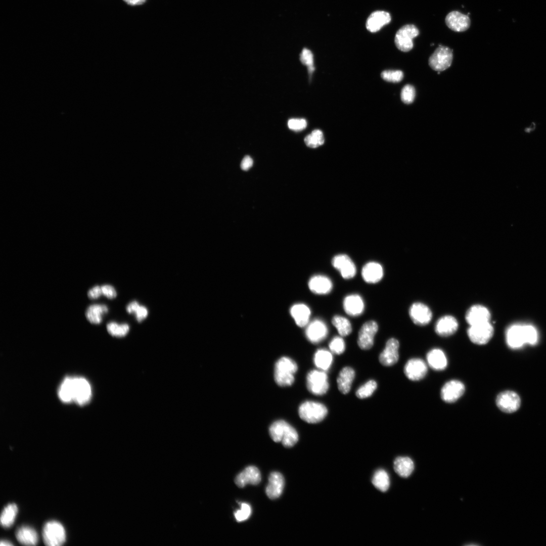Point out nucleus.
<instances>
[{"label": "nucleus", "instance_id": "24", "mask_svg": "<svg viewBox=\"0 0 546 546\" xmlns=\"http://www.w3.org/2000/svg\"><path fill=\"white\" fill-rule=\"evenodd\" d=\"M382 265L376 262L371 261L365 264L361 269V276L367 283L375 284L379 282L383 277Z\"/></svg>", "mask_w": 546, "mask_h": 546}, {"label": "nucleus", "instance_id": "7", "mask_svg": "<svg viewBox=\"0 0 546 546\" xmlns=\"http://www.w3.org/2000/svg\"><path fill=\"white\" fill-rule=\"evenodd\" d=\"M494 329L490 322L469 326L467 335L470 341L477 345L487 343L491 339Z\"/></svg>", "mask_w": 546, "mask_h": 546}, {"label": "nucleus", "instance_id": "11", "mask_svg": "<svg viewBox=\"0 0 546 546\" xmlns=\"http://www.w3.org/2000/svg\"><path fill=\"white\" fill-rule=\"evenodd\" d=\"M496 404L502 412L512 413L517 411L521 404L519 395L512 391L500 392L496 397Z\"/></svg>", "mask_w": 546, "mask_h": 546}, {"label": "nucleus", "instance_id": "21", "mask_svg": "<svg viewBox=\"0 0 546 546\" xmlns=\"http://www.w3.org/2000/svg\"><path fill=\"white\" fill-rule=\"evenodd\" d=\"M458 327L457 319L453 316L447 315L438 320L435 326V331L439 336L447 337L456 333Z\"/></svg>", "mask_w": 546, "mask_h": 546}, {"label": "nucleus", "instance_id": "30", "mask_svg": "<svg viewBox=\"0 0 546 546\" xmlns=\"http://www.w3.org/2000/svg\"><path fill=\"white\" fill-rule=\"evenodd\" d=\"M506 340L508 345L511 348L521 347L525 343L523 326L515 325L510 327L507 331Z\"/></svg>", "mask_w": 546, "mask_h": 546}, {"label": "nucleus", "instance_id": "43", "mask_svg": "<svg viewBox=\"0 0 546 546\" xmlns=\"http://www.w3.org/2000/svg\"><path fill=\"white\" fill-rule=\"evenodd\" d=\"M415 89L410 84L405 85L401 91L400 97L401 101L406 104H410L413 102L415 98Z\"/></svg>", "mask_w": 546, "mask_h": 546}, {"label": "nucleus", "instance_id": "16", "mask_svg": "<svg viewBox=\"0 0 546 546\" xmlns=\"http://www.w3.org/2000/svg\"><path fill=\"white\" fill-rule=\"evenodd\" d=\"M409 315L412 321L419 326L427 325L432 317V313L430 308L421 302L412 304L409 309Z\"/></svg>", "mask_w": 546, "mask_h": 546}, {"label": "nucleus", "instance_id": "36", "mask_svg": "<svg viewBox=\"0 0 546 546\" xmlns=\"http://www.w3.org/2000/svg\"><path fill=\"white\" fill-rule=\"evenodd\" d=\"M18 508L15 504H10L6 506L2 511L1 515V524L4 527L8 528L14 522Z\"/></svg>", "mask_w": 546, "mask_h": 546}, {"label": "nucleus", "instance_id": "44", "mask_svg": "<svg viewBox=\"0 0 546 546\" xmlns=\"http://www.w3.org/2000/svg\"><path fill=\"white\" fill-rule=\"evenodd\" d=\"M251 514L250 506L245 503L241 504V508L234 513V516L237 522H242L248 519Z\"/></svg>", "mask_w": 546, "mask_h": 546}, {"label": "nucleus", "instance_id": "19", "mask_svg": "<svg viewBox=\"0 0 546 546\" xmlns=\"http://www.w3.org/2000/svg\"><path fill=\"white\" fill-rule=\"evenodd\" d=\"M490 317L489 310L480 304L471 306L465 315L466 322L469 326L490 322Z\"/></svg>", "mask_w": 546, "mask_h": 546}, {"label": "nucleus", "instance_id": "31", "mask_svg": "<svg viewBox=\"0 0 546 546\" xmlns=\"http://www.w3.org/2000/svg\"><path fill=\"white\" fill-rule=\"evenodd\" d=\"M16 537L22 544L35 545L38 542V535L35 530L29 526H22L17 529Z\"/></svg>", "mask_w": 546, "mask_h": 546}, {"label": "nucleus", "instance_id": "42", "mask_svg": "<svg viewBox=\"0 0 546 546\" xmlns=\"http://www.w3.org/2000/svg\"><path fill=\"white\" fill-rule=\"evenodd\" d=\"M329 347L332 353L340 355L345 351V343L341 337L335 336L330 341Z\"/></svg>", "mask_w": 546, "mask_h": 546}, {"label": "nucleus", "instance_id": "46", "mask_svg": "<svg viewBox=\"0 0 546 546\" xmlns=\"http://www.w3.org/2000/svg\"><path fill=\"white\" fill-rule=\"evenodd\" d=\"M523 329L525 343L535 344L537 340V333L535 328L531 325H524Z\"/></svg>", "mask_w": 546, "mask_h": 546}, {"label": "nucleus", "instance_id": "47", "mask_svg": "<svg viewBox=\"0 0 546 546\" xmlns=\"http://www.w3.org/2000/svg\"><path fill=\"white\" fill-rule=\"evenodd\" d=\"M288 126L290 129L299 131L306 127L307 121L303 118H292L288 120Z\"/></svg>", "mask_w": 546, "mask_h": 546}, {"label": "nucleus", "instance_id": "2", "mask_svg": "<svg viewBox=\"0 0 546 546\" xmlns=\"http://www.w3.org/2000/svg\"><path fill=\"white\" fill-rule=\"evenodd\" d=\"M297 370L298 366L295 361L288 357H282L275 364V382L282 387L291 386L294 382V375Z\"/></svg>", "mask_w": 546, "mask_h": 546}, {"label": "nucleus", "instance_id": "12", "mask_svg": "<svg viewBox=\"0 0 546 546\" xmlns=\"http://www.w3.org/2000/svg\"><path fill=\"white\" fill-rule=\"evenodd\" d=\"M465 386L458 380H451L442 386L440 396L441 399L447 403H453L458 400L464 393Z\"/></svg>", "mask_w": 546, "mask_h": 546}, {"label": "nucleus", "instance_id": "14", "mask_svg": "<svg viewBox=\"0 0 546 546\" xmlns=\"http://www.w3.org/2000/svg\"><path fill=\"white\" fill-rule=\"evenodd\" d=\"M332 264L345 279H351L356 274V266L351 259L346 254L335 255L332 260Z\"/></svg>", "mask_w": 546, "mask_h": 546}, {"label": "nucleus", "instance_id": "48", "mask_svg": "<svg viewBox=\"0 0 546 546\" xmlns=\"http://www.w3.org/2000/svg\"><path fill=\"white\" fill-rule=\"evenodd\" d=\"M300 60L301 63L307 66V67L313 66V56L312 52L308 49L304 48L302 50L300 55Z\"/></svg>", "mask_w": 546, "mask_h": 546}, {"label": "nucleus", "instance_id": "51", "mask_svg": "<svg viewBox=\"0 0 546 546\" xmlns=\"http://www.w3.org/2000/svg\"><path fill=\"white\" fill-rule=\"evenodd\" d=\"M135 313L138 321L141 322L147 316L148 312L146 307L143 306H140Z\"/></svg>", "mask_w": 546, "mask_h": 546}, {"label": "nucleus", "instance_id": "34", "mask_svg": "<svg viewBox=\"0 0 546 546\" xmlns=\"http://www.w3.org/2000/svg\"><path fill=\"white\" fill-rule=\"evenodd\" d=\"M108 309L105 305L92 304L89 305L85 312L87 320L92 324H99L102 321V315L107 312Z\"/></svg>", "mask_w": 546, "mask_h": 546}, {"label": "nucleus", "instance_id": "18", "mask_svg": "<svg viewBox=\"0 0 546 546\" xmlns=\"http://www.w3.org/2000/svg\"><path fill=\"white\" fill-rule=\"evenodd\" d=\"M445 22L449 28L456 32L465 31L470 26L469 16L457 11L449 13L445 17Z\"/></svg>", "mask_w": 546, "mask_h": 546}, {"label": "nucleus", "instance_id": "13", "mask_svg": "<svg viewBox=\"0 0 546 546\" xmlns=\"http://www.w3.org/2000/svg\"><path fill=\"white\" fill-rule=\"evenodd\" d=\"M428 372L427 363L420 358H412L407 360L404 367V373L411 381L423 379Z\"/></svg>", "mask_w": 546, "mask_h": 546}, {"label": "nucleus", "instance_id": "37", "mask_svg": "<svg viewBox=\"0 0 546 546\" xmlns=\"http://www.w3.org/2000/svg\"><path fill=\"white\" fill-rule=\"evenodd\" d=\"M372 483L381 491H386L390 486L389 477L387 472L383 469L377 470L373 475Z\"/></svg>", "mask_w": 546, "mask_h": 546}, {"label": "nucleus", "instance_id": "41", "mask_svg": "<svg viewBox=\"0 0 546 546\" xmlns=\"http://www.w3.org/2000/svg\"><path fill=\"white\" fill-rule=\"evenodd\" d=\"M108 333L113 336L121 337L125 336L129 330V326L126 324L118 325L115 322H110L107 325Z\"/></svg>", "mask_w": 546, "mask_h": 546}, {"label": "nucleus", "instance_id": "8", "mask_svg": "<svg viewBox=\"0 0 546 546\" xmlns=\"http://www.w3.org/2000/svg\"><path fill=\"white\" fill-rule=\"evenodd\" d=\"M452 50L439 45L429 59V65L435 71L440 72L450 67L452 60Z\"/></svg>", "mask_w": 546, "mask_h": 546}, {"label": "nucleus", "instance_id": "40", "mask_svg": "<svg viewBox=\"0 0 546 546\" xmlns=\"http://www.w3.org/2000/svg\"><path fill=\"white\" fill-rule=\"evenodd\" d=\"M377 387V383L374 380H370L360 386L355 392L356 396L360 399L371 396Z\"/></svg>", "mask_w": 546, "mask_h": 546}, {"label": "nucleus", "instance_id": "39", "mask_svg": "<svg viewBox=\"0 0 546 546\" xmlns=\"http://www.w3.org/2000/svg\"><path fill=\"white\" fill-rule=\"evenodd\" d=\"M324 141L323 133L320 129L313 130L304 139V142L306 146L312 148H315L322 145Z\"/></svg>", "mask_w": 546, "mask_h": 546}, {"label": "nucleus", "instance_id": "26", "mask_svg": "<svg viewBox=\"0 0 546 546\" xmlns=\"http://www.w3.org/2000/svg\"><path fill=\"white\" fill-rule=\"evenodd\" d=\"M343 308L345 312L352 316H356L362 314L364 310L363 301L358 294H354L346 296L343 300Z\"/></svg>", "mask_w": 546, "mask_h": 546}, {"label": "nucleus", "instance_id": "25", "mask_svg": "<svg viewBox=\"0 0 546 546\" xmlns=\"http://www.w3.org/2000/svg\"><path fill=\"white\" fill-rule=\"evenodd\" d=\"M391 21V16L387 12L377 11L372 13L366 23L367 29L371 32L379 31L385 25Z\"/></svg>", "mask_w": 546, "mask_h": 546}, {"label": "nucleus", "instance_id": "5", "mask_svg": "<svg viewBox=\"0 0 546 546\" xmlns=\"http://www.w3.org/2000/svg\"><path fill=\"white\" fill-rule=\"evenodd\" d=\"M306 386L312 394L320 396L327 393L329 388L327 373L321 370H313L306 376Z\"/></svg>", "mask_w": 546, "mask_h": 546}, {"label": "nucleus", "instance_id": "45", "mask_svg": "<svg viewBox=\"0 0 546 546\" xmlns=\"http://www.w3.org/2000/svg\"><path fill=\"white\" fill-rule=\"evenodd\" d=\"M385 80L391 82H400L403 77V73L400 70H385L381 74Z\"/></svg>", "mask_w": 546, "mask_h": 546}, {"label": "nucleus", "instance_id": "10", "mask_svg": "<svg viewBox=\"0 0 546 546\" xmlns=\"http://www.w3.org/2000/svg\"><path fill=\"white\" fill-rule=\"evenodd\" d=\"M378 330L377 323L369 321L361 327L358 334L357 344L362 350L370 349L374 344V337Z\"/></svg>", "mask_w": 546, "mask_h": 546}, {"label": "nucleus", "instance_id": "22", "mask_svg": "<svg viewBox=\"0 0 546 546\" xmlns=\"http://www.w3.org/2000/svg\"><path fill=\"white\" fill-rule=\"evenodd\" d=\"M308 285L312 292L318 295L327 294L333 288L331 280L327 276L321 275L312 276L309 280Z\"/></svg>", "mask_w": 546, "mask_h": 546}, {"label": "nucleus", "instance_id": "35", "mask_svg": "<svg viewBox=\"0 0 546 546\" xmlns=\"http://www.w3.org/2000/svg\"><path fill=\"white\" fill-rule=\"evenodd\" d=\"M73 377H65L59 388L58 396L64 403L73 401Z\"/></svg>", "mask_w": 546, "mask_h": 546}, {"label": "nucleus", "instance_id": "3", "mask_svg": "<svg viewBox=\"0 0 546 546\" xmlns=\"http://www.w3.org/2000/svg\"><path fill=\"white\" fill-rule=\"evenodd\" d=\"M300 418L304 421L315 424L322 421L327 416L328 410L323 403L314 401H305L298 408Z\"/></svg>", "mask_w": 546, "mask_h": 546}, {"label": "nucleus", "instance_id": "17", "mask_svg": "<svg viewBox=\"0 0 546 546\" xmlns=\"http://www.w3.org/2000/svg\"><path fill=\"white\" fill-rule=\"evenodd\" d=\"M398 341L392 338L387 341L385 348L380 353L379 360L384 366L390 367L395 364L399 359Z\"/></svg>", "mask_w": 546, "mask_h": 546}, {"label": "nucleus", "instance_id": "33", "mask_svg": "<svg viewBox=\"0 0 546 546\" xmlns=\"http://www.w3.org/2000/svg\"><path fill=\"white\" fill-rule=\"evenodd\" d=\"M395 472L402 477H407L413 472L414 464L412 460L407 457H399L394 461Z\"/></svg>", "mask_w": 546, "mask_h": 546}, {"label": "nucleus", "instance_id": "4", "mask_svg": "<svg viewBox=\"0 0 546 546\" xmlns=\"http://www.w3.org/2000/svg\"><path fill=\"white\" fill-rule=\"evenodd\" d=\"M44 543L48 546H59L65 541L66 533L63 525L58 521L47 522L42 530Z\"/></svg>", "mask_w": 546, "mask_h": 546}, {"label": "nucleus", "instance_id": "29", "mask_svg": "<svg viewBox=\"0 0 546 546\" xmlns=\"http://www.w3.org/2000/svg\"><path fill=\"white\" fill-rule=\"evenodd\" d=\"M290 312L299 327H303L308 325L311 311L306 305L302 303L296 304L292 306Z\"/></svg>", "mask_w": 546, "mask_h": 546}, {"label": "nucleus", "instance_id": "28", "mask_svg": "<svg viewBox=\"0 0 546 546\" xmlns=\"http://www.w3.org/2000/svg\"><path fill=\"white\" fill-rule=\"evenodd\" d=\"M355 371L350 367H345L340 371L337 383L339 390L343 394L348 393L355 378Z\"/></svg>", "mask_w": 546, "mask_h": 546}, {"label": "nucleus", "instance_id": "6", "mask_svg": "<svg viewBox=\"0 0 546 546\" xmlns=\"http://www.w3.org/2000/svg\"><path fill=\"white\" fill-rule=\"evenodd\" d=\"M419 34L418 28L413 24H406L396 32L394 42L398 49L404 52L410 51L413 48L414 38Z\"/></svg>", "mask_w": 546, "mask_h": 546}, {"label": "nucleus", "instance_id": "27", "mask_svg": "<svg viewBox=\"0 0 546 546\" xmlns=\"http://www.w3.org/2000/svg\"><path fill=\"white\" fill-rule=\"evenodd\" d=\"M427 364L435 371H442L447 366V359L445 353L439 348L430 350L426 355Z\"/></svg>", "mask_w": 546, "mask_h": 546}, {"label": "nucleus", "instance_id": "1", "mask_svg": "<svg viewBox=\"0 0 546 546\" xmlns=\"http://www.w3.org/2000/svg\"><path fill=\"white\" fill-rule=\"evenodd\" d=\"M269 433L275 442H281L286 447L294 446L298 440V434L296 429L284 420L274 422L269 428Z\"/></svg>", "mask_w": 546, "mask_h": 546}, {"label": "nucleus", "instance_id": "55", "mask_svg": "<svg viewBox=\"0 0 546 546\" xmlns=\"http://www.w3.org/2000/svg\"><path fill=\"white\" fill-rule=\"evenodd\" d=\"M0 545L1 546H10L13 544L8 540H3L1 541Z\"/></svg>", "mask_w": 546, "mask_h": 546}, {"label": "nucleus", "instance_id": "49", "mask_svg": "<svg viewBox=\"0 0 546 546\" xmlns=\"http://www.w3.org/2000/svg\"><path fill=\"white\" fill-rule=\"evenodd\" d=\"M101 289L102 294L109 299L114 298L117 295L115 289L111 285H104L101 286Z\"/></svg>", "mask_w": 546, "mask_h": 546}, {"label": "nucleus", "instance_id": "32", "mask_svg": "<svg viewBox=\"0 0 546 546\" xmlns=\"http://www.w3.org/2000/svg\"><path fill=\"white\" fill-rule=\"evenodd\" d=\"M313 362L319 370L327 371L331 367L333 360L332 352L325 349H319L313 355Z\"/></svg>", "mask_w": 546, "mask_h": 546}, {"label": "nucleus", "instance_id": "20", "mask_svg": "<svg viewBox=\"0 0 546 546\" xmlns=\"http://www.w3.org/2000/svg\"><path fill=\"white\" fill-rule=\"evenodd\" d=\"M260 481L259 470L255 466H250L236 476L235 482L238 487L243 488L248 484L257 485Z\"/></svg>", "mask_w": 546, "mask_h": 546}, {"label": "nucleus", "instance_id": "54", "mask_svg": "<svg viewBox=\"0 0 546 546\" xmlns=\"http://www.w3.org/2000/svg\"><path fill=\"white\" fill-rule=\"evenodd\" d=\"M128 5L131 6L142 5L144 3L146 0H123Z\"/></svg>", "mask_w": 546, "mask_h": 546}, {"label": "nucleus", "instance_id": "23", "mask_svg": "<svg viewBox=\"0 0 546 546\" xmlns=\"http://www.w3.org/2000/svg\"><path fill=\"white\" fill-rule=\"evenodd\" d=\"M284 478L279 472H274L268 477V483L265 489L267 496L270 499L279 497L282 494L284 487Z\"/></svg>", "mask_w": 546, "mask_h": 546}, {"label": "nucleus", "instance_id": "52", "mask_svg": "<svg viewBox=\"0 0 546 546\" xmlns=\"http://www.w3.org/2000/svg\"><path fill=\"white\" fill-rule=\"evenodd\" d=\"M253 165V160L249 156H246L242 160L241 163V167L244 170H247Z\"/></svg>", "mask_w": 546, "mask_h": 546}, {"label": "nucleus", "instance_id": "53", "mask_svg": "<svg viewBox=\"0 0 546 546\" xmlns=\"http://www.w3.org/2000/svg\"><path fill=\"white\" fill-rule=\"evenodd\" d=\"M140 306L138 302L132 301L127 306L126 311L129 313H135Z\"/></svg>", "mask_w": 546, "mask_h": 546}, {"label": "nucleus", "instance_id": "9", "mask_svg": "<svg viewBox=\"0 0 546 546\" xmlns=\"http://www.w3.org/2000/svg\"><path fill=\"white\" fill-rule=\"evenodd\" d=\"M92 395L91 387L84 378L73 377V401L79 405L87 403Z\"/></svg>", "mask_w": 546, "mask_h": 546}, {"label": "nucleus", "instance_id": "38", "mask_svg": "<svg viewBox=\"0 0 546 546\" xmlns=\"http://www.w3.org/2000/svg\"><path fill=\"white\" fill-rule=\"evenodd\" d=\"M332 323L340 336H348L351 333L352 326L347 318L341 315H335L332 318Z\"/></svg>", "mask_w": 546, "mask_h": 546}, {"label": "nucleus", "instance_id": "50", "mask_svg": "<svg viewBox=\"0 0 546 546\" xmlns=\"http://www.w3.org/2000/svg\"><path fill=\"white\" fill-rule=\"evenodd\" d=\"M102 294L101 287L99 286H94L87 292L88 297L92 299L98 298Z\"/></svg>", "mask_w": 546, "mask_h": 546}, {"label": "nucleus", "instance_id": "15", "mask_svg": "<svg viewBox=\"0 0 546 546\" xmlns=\"http://www.w3.org/2000/svg\"><path fill=\"white\" fill-rule=\"evenodd\" d=\"M328 334V329L326 324L319 319H315L308 324L305 330L307 339L313 344H317L323 341Z\"/></svg>", "mask_w": 546, "mask_h": 546}]
</instances>
